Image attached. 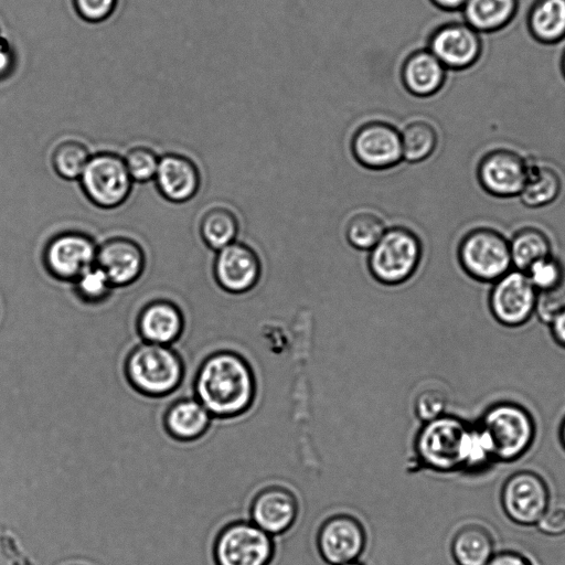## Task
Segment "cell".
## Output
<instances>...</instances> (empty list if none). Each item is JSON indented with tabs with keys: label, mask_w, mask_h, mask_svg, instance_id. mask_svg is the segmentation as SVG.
Returning <instances> with one entry per match:
<instances>
[{
	"label": "cell",
	"mask_w": 565,
	"mask_h": 565,
	"mask_svg": "<svg viewBox=\"0 0 565 565\" xmlns=\"http://www.w3.org/2000/svg\"><path fill=\"white\" fill-rule=\"evenodd\" d=\"M194 391L211 416L239 417L250 408L255 396L252 367L241 353L216 352L202 363Z\"/></svg>",
	"instance_id": "cell-1"
},
{
	"label": "cell",
	"mask_w": 565,
	"mask_h": 565,
	"mask_svg": "<svg viewBox=\"0 0 565 565\" xmlns=\"http://www.w3.org/2000/svg\"><path fill=\"white\" fill-rule=\"evenodd\" d=\"M477 423L488 431L497 461L518 460L531 448L536 435L530 412L513 402L502 401L490 405Z\"/></svg>",
	"instance_id": "cell-2"
},
{
	"label": "cell",
	"mask_w": 565,
	"mask_h": 565,
	"mask_svg": "<svg viewBox=\"0 0 565 565\" xmlns=\"http://www.w3.org/2000/svg\"><path fill=\"white\" fill-rule=\"evenodd\" d=\"M457 259L465 274L478 282L492 284L513 268L509 239L488 226L472 228L461 237Z\"/></svg>",
	"instance_id": "cell-3"
},
{
	"label": "cell",
	"mask_w": 565,
	"mask_h": 565,
	"mask_svg": "<svg viewBox=\"0 0 565 565\" xmlns=\"http://www.w3.org/2000/svg\"><path fill=\"white\" fill-rule=\"evenodd\" d=\"M422 255L419 237L409 228L394 226L386 230L370 250L369 270L383 285H399L415 274Z\"/></svg>",
	"instance_id": "cell-4"
},
{
	"label": "cell",
	"mask_w": 565,
	"mask_h": 565,
	"mask_svg": "<svg viewBox=\"0 0 565 565\" xmlns=\"http://www.w3.org/2000/svg\"><path fill=\"white\" fill-rule=\"evenodd\" d=\"M126 372L141 393L162 396L174 391L182 380L183 366L169 347L143 342L128 356Z\"/></svg>",
	"instance_id": "cell-5"
},
{
	"label": "cell",
	"mask_w": 565,
	"mask_h": 565,
	"mask_svg": "<svg viewBox=\"0 0 565 565\" xmlns=\"http://www.w3.org/2000/svg\"><path fill=\"white\" fill-rule=\"evenodd\" d=\"M275 546L268 533L254 523L234 521L217 535L214 565H270Z\"/></svg>",
	"instance_id": "cell-6"
},
{
	"label": "cell",
	"mask_w": 565,
	"mask_h": 565,
	"mask_svg": "<svg viewBox=\"0 0 565 565\" xmlns=\"http://www.w3.org/2000/svg\"><path fill=\"white\" fill-rule=\"evenodd\" d=\"M78 181L87 199L104 209L120 205L134 183L124 158L109 152L92 154Z\"/></svg>",
	"instance_id": "cell-7"
},
{
	"label": "cell",
	"mask_w": 565,
	"mask_h": 565,
	"mask_svg": "<svg viewBox=\"0 0 565 565\" xmlns=\"http://www.w3.org/2000/svg\"><path fill=\"white\" fill-rule=\"evenodd\" d=\"M537 290L524 271L512 268L491 284L488 307L503 327L519 328L534 316Z\"/></svg>",
	"instance_id": "cell-8"
},
{
	"label": "cell",
	"mask_w": 565,
	"mask_h": 565,
	"mask_svg": "<svg viewBox=\"0 0 565 565\" xmlns=\"http://www.w3.org/2000/svg\"><path fill=\"white\" fill-rule=\"evenodd\" d=\"M466 427L463 420L449 415L427 422L416 441L422 462L440 472L460 470V446Z\"/></svg>",
	"instance_id": "cell-9"
},
{
	"label": "cell",
	"mask_w": 565,
	"mask_h": 565,
	"mask_svg": "<svg viewBox=\"0 0 565 565\" xmlns=\"http://www.w3.org/2000/svg\"><path fill=\"white\" fill-rule=\"evenodd\" d=\"M500 502L504 514L513 523L535 525L550 507V490L540 475L520 470L504 481Z\"/></svg>",
	"instance_id": "cell-10"
},
{
	"label": "cell",
	"mask_w": 565,
	"mask_h": 565,
	"mask_svg": "<svg viewBox=\"0 0 565 565\" xmlns=\"http://www.w3.org/2000/svg\"><path fill=\"white\" fill-rule=\"evenodd\" d=\"M530 160L521 153L497 148L484 153L477 166V179L482 190L499 199L516 198L521 193Z\"/></svg>",
	"instance_id": "cell-11"
},
{
	"label": "cell",
	"mask_w": 565,
	"mask_h": 565,
	"mask_svg": "<svg viewBox=\"0 0 565 565\" xmlns=\"http://www.w3.org/2000/svg\"><path fill=\"white\" fill-rule=\"evenodd\" d=\"M97 245L79 232L60 233L46 243L43 263L61 280L73 281L96 263Z\"/></svg>",
	"instance_id": "cell-12"
},
{
	"label": "cell",
	"mask_w": 565,
	"mask_h": 565,
	"mask_svg": "<svg viewBox=\"0 0 565 565\" xmlns=\"http://www.w3.org/2000/svg\"><path fill=\"white\" fill-rule=\"evenodd\" d=\"M351 150L354 159L371 170L393 168L403 159L401 134L383 121L361 126L352 137Z\"/></svg>",
	"instance_id": "cell-13"
},
{
	"label": "cell",
	"mask_w": 565,
	"mask_h": 565,
	"mask_svg": "<svg viewBox=\"0 0 565 565\" xmlns=\"http://www.w3.org/2000/svg\"><path fill=\"white\" fill-rule=\"evenodd\" d=\"M213 274L224 291L239 296L257 285L262 264L250 246L235 241L215 253Z\"/></svg>",
	"instance_id": "cell-14"
},
{
	"label": "cell",
	"mask_w": 565,
	"mask_h": 565,
	"mask_svg": "<svg viewBox=\"0 0 565 565\" xmlns=\"http://www.w3.org/2000/svg\"><path fill=\"white\" fill-rule=\"evenodd\" d=\"M428 51L450 70H465L480 57L479 33L467 23L451 22L437 28L429 36Z\"/></svg>",
	"instance_id": "cell-15"
},
{
	"label": "cell",
	"mask_w": 565,
	"mask_h": 565,
	"mask_svg": "<svg viewBox=\"0 0 565 565\" xmlns=\"http://www.w3.org/2000/svg\"><path fill=\"white\" fill-rule=\"evenodd\" d=\"M364 546V530L360 522L350 515L328 519L318 534L320 555L331 565L356 561Z\"/></svg>",
	"instance_id": "cell-16"
},
{
	"label": "cell",
	"mask_w": 565,
	"mask_h": 565,
	"mask_svg": "<svg viewBox=\"0 0 565 565\" xmlns=\"http://www.w3.org/2000/svg\"><path fill=\"white\" fill-rule=\"evenodd\" d=\"M95 264L105 271L113 287H122L140 276L145 256L132 239L111 237L97 246Z\"/></svg>",
	"instance_id": "cell-17"
},
{
	"label": "cell",
	"mask_w": 565,
	"mask_h": 565,
	"mask_svg": "<svg viewBox=\"0 0 565 565\" xmlns=\"http://www.w3.org/2000/svg\"><path fill=\"white\" fill-rule=\"evenodd\" d=\"M297 514L296 497L281 487L262 490L250 507L253 523L269 535L287 531L296 521Z\"/></svg>",
	"instance_id": "cell-18"
},
{
	"label": "cell",
	"mask_w": 565,
	"mask_h": 565,
	"mask_svg": "<svg viewBox=\"0 0 565 565\" xmlns=\"http://www.w3.org/2000/svg\"><path fill=\"white\" fill-rule=\"evenodd\" d=\"M154 183L169 201L183 202L191 199L200 186L196 166L189 158L167 153L160 157Z\"/></svg>",
	"instance_id": "cell-19"
},
{
	"label": "cell",
	"mask_w": 565,
	"mask_h": 565,
	"mask_svg": "<svg viewBox=\"0 0 565 565\" xmlns=\"http://www.w3.org/2000/svg\"><path fill=\"white\" fill-rule=\"evenodd\" d=\"M137 326L143 342L171 345L182 332L183 318L174 303L156 300L141 310Z\"/></svg>",
	"instance_id": "cell-20"
},
{
	"label": "cell",
	"mask_w": 565,
	"mask_h": 565,
	"mask_svg": "<svg viewBox=\"0 0 565 565\" xmlns=\"http://www.w3.org/2000/svg\"><path fill=\"white\" fill-rule=\"evenodd\" d=\"M446 67L428 50H419L407 56L402 66V82L415 96L427 97L444 85Z\"/></svg>",
	"instance_id": "cell-21"
},
{
	"label": "cell",
	"mask_w": 565,
	"mask_h": 565,
	"mask_svg": "<svg viewBox=\"0 0 565 565\" xmlns=\"http://www.w3.org/2000/svg\"><path fill=\"white\" fill-rule=\"evenodd\" d=\"M563 181L552 166L531 161L525 184L519 194L521 203L530 209H541L554 203L562 193Z\"/></svg>",
	"instance_id": "cell-22"
},
{
	"label": "cell",
	"mask_w": 565,
	"mask_h": 565,
	"mask_svg": "<svg viewBox=\"0 0 565 565\" xmlns=\"http://www.w3.org/2000/svg\"><path fill=\"white\" fill-rule=\"evenodd\" d=\"M518 8L519 0H467L461 10L465 23L478 33H491L507 26Z\"/></svg>",
	"instance_id": "cell-23"
},
{
	"label": "cell",
	"mask_w": 565,
	"mask_h": 565,
	"mask_svg": "<svg viewBox=\"0 0 565 565\" xmlns=\"http://www.w3.org/2000/svg\"><path fill=\"white\" fill-rule=\"evenodd\" d=\"M531 35L543 44L565 38V0H535L527 15Z\"/></svg>",
	"instance_id": "cell-24"
},
{
	"label": "cell",
	"mask_w": 565,
	"mask_h": 565,
	"mask_svg": "<svg viewBox=\"0 0 565 565\" xmlns=\"http://www.w3.org/2000/svg\"><path fill=\"white\" fill-rule=\"evenodd\" d=\"M211 415L196 399L189 398L174 403L166 414L168 431L179 439H194L207 428Z\"/></svg>",
	"instance_id": "cell-25"
},
{
	"label": "cell",
	"mask_w": 565,
	"mask_h": 565,
	"mask_svg": "<svg viewBox=\"0 0 565 565\" xmlns=\"http://www.w3.org/2000/svg\"><path fill=\"white\" fill-rule=\"evenodd\" d=\"M451 554L458 565H486L494 554L493 539L480 525L463 526L452 539Z\"/></svg>",
	"instance_id": "cell-26"
},
{
	"label": "cell",
	"mask_w": 565,
	"mask_h": 565,
	"mask_svg": "<svg viewBox=\"0 0 565 565\" xmlns=\"http://www.w3.org/2000/svg\"><path fill=\"white\" fill-rule=\"evenodd\" d=\"M238 232L239 221L237 215L227 205L214 204L201 217V237L215 252L235 242Z\"/></svg>",
	"instance_id": "cell-27"
},
{
	"label": "cell",
	"mask_w": 565,
	"mask_h": 565,
	"mask_svg": "<svg viewBox=\"0 0 565 565\" xmlns=\"http://www.w3.org/2000/svg\"><path fill=\"white\" fill-rule=\"evenodd\" d=\"M512 266L526 271L535 262L553 254L548 235L539 227L524 226L509 239Z\"/></svg>",
	"instance_id": "cell-28"
},
{
	"label": "cell",
	"mask_w": 565,
	"mask_h": 565,
	"mask_svg": "<svg viewBox=\"0 0 565 565\" xmlns=\"http://www.w3.org/2000/svg\"><path fill=\"white\" fill-rule=\"evenodd\" d=\"M494 461V447L488 431L478 423L467 424L460 446V470L476 473Z\"/></svg>",
	"instance_id": "cell-29"
},
{
	"label": "cell",
	"mask_w": 565,
	"mask_h": 565,
	"mask_svg": "<svg viewBox=\"0 0 565 565\" xmlns=\"http://www.w3.org/2000/svg\"><path fill=\"white\" fill-rule=\"evenodd\" d=\"M92 154L78 140L64 139L53 146L51 163L57 175L65 180H78Z\"/></svg>",
	"instance_id": "cell-30"
},
{
	"label": "cell",
	"mask_w": 565,
	"mask_h": 565,
	"mask_svg": "<svg viewBox=\"0 0 565 565\" xmlns=\"http://www.w3.org/2000/svg\"><path fill=\"white\" fill-rule=\"evenodd\" d=\"M401 138L403 158L413 163L424 161L430 157L438 142L435 128L423 120L408 124L401 134Z\"/></svg>",
	"instance_id": "cell-31"
},
{
	"label": "cell",
	"mask_w": 565,
	"mask_h": 565,
	"mask_svg": "<svg viewBox=\"0 0 565 565\" xmlns=\"http://www.w3.org/2000/svg\"><path fill=\"white\" fill-rule=\"evenodd\" d=\"M383 220L372 212H359L347 223L345 237L355 249L371 250L385 232Z\"/></svg>",
	"instance_id": "cell-32"
},
{
	"label": "cell",
	"mask_w": 565,
	"mask_h": 565,
	"mask_svg": "<svg viewBox=\"0 0 565 565\" xmlns=\"http://www.w3.org/2000/svg\"><path fill=\"white\" fill-rule=\"evenodd\" d=\"M525 274L537 292L558 290L565 279L564 265L554 254L535 262Z\"/></svg>",
	"instance_id": "cell-33"
},
{
	"label": "cell",
	"mask_w": 565,
	"mask_h": 565,
	"mask_svg": "<svg viewBox=\"0 0 565 565\" xmlns=\"http://www.w3.org/2000/svg\"><path fill=\"white\" fill-rule=\"evenodd\" d=\"M76 296L83 301L96 303L110 294L113 285L105 271L94 264L72 281Z\"/></svg>",
	"instance_id": "cell-34"
},
{
	"label": "cell",
	"mask_w": 565,
	"mask_h": 565,
	"mask_svg": "<svg viewBox=\"0 0 565 565\" xmlns=\"http://www.w3.org/2000/svg\"><path fill=\"white\" fill-rule=\"evenodd\" d=\"M122 158L134 182L154 180L160 157L152 149L136 146L127 150Z\"/></svg>",
	"instance_id": "cell-35"
},
{
	"label": "cell",
	"mask_w": 565,
	"mask_h": 565,
	"mask_svg": "<svg viewBox=\"0 0 565 565\" xmlns=\"http://www.w3.org/2000/svg\"><path fill=\"white\" fill-rule=\"evenodd\" d=\"M77 15L86 22L107 20L116 10L118 0H72Z\"/></svg>",
	"instance_id": "cell-36"
},
{
	"label": "cell",
	"mask_w": 565,
	"mask_h": 565,
	"mask_svg": "<svg viewBox=\"0 0 565 565\" xmlns=\"http://www.w3.org/2000/svg\"><path fill=\"white\" fill-rule=\"evenodd\" d=\"M446 407L447 397L438 390L424 391L415 402L417 416L426 423L445 415Z\"/></svg>",
	"instance_id": "cell-37"
},
{
	"label": "cell",
	"mask_w": 565,
	"mask_h": 565,
	"mask_svg": "<svg viewBox=\"0 0 565 565\" xmlns=\"http://www.w3.org/2000/svg\"><path fill=\"white\" fill-rule=\"evenodd\" d=\"M565 306V296L558 290L541 291L537 294L534 316L544 324L550 326Z\"/></svg>",
	"instance_id": "cell-38"
},
{
	"label": "cell",
	"mask_w": 565,
	"mask_h": 565,
	"mask_svg": "<svg viewBox=\"0 0 565 565\" xmlns=\"http://www.w3.org/2000/svg\"><path fill=\"white\" fill-rule=\"evenodd\" d=\"M535 526L537 530L548 536H562L565 534V507H548L539 519Z\"/></svg>",
	"instance_id": "cell-39"
},
{
	"label": "cell",
	"mask_w": 565,
	"mask_h": 565,
	"mask_svg": "<svg viewBox=\"0 0 565 565\" xmlns=\"http://www.w3.org/2000/svg\"><path fill=\"white\" fill-rule=\"evenodd\" d=\"M486 565H533L523 554L515 551L494 553Z\"/></svg>",
	"instance_id": "cell-40"
},
{
	"label": "cell",
	"mask_w": 565,
	"mask_h": 565,
	"mask_svg": "<svg viewBox=\"0 0 565 565\" xmlns=\"http://www.w3.org/2000/svg\"><path fill=\"white\" fill-rule=\"evenodd\" d=\"M15 56L7 40L0 36V79L8 77L14 67Z\"/></svg>",
	"instance_id": "cell-41"
},
{
	"label": "cell",
	"mask_w": 565,
	"mask_h": 565,
	"mask_svg": "<svg viewBox=\"0 0 565 565\" xmlns=\"http://www.w3.org/2000/svg\"><path fill=\"white\" fill-rule=\"evenodd\" d=\"M548 327L555 343L565 349V306L557 313Z\"/></svg>",
	"instance_id": "cell-42"
},
{
	"label": "cell",
	"mask_w": 565,
	"mask_h": 565,
	"mask_svg": "<svg viewBox=\"0 0 565 565\" xmlns=\"http://www.w3.org/2000/svg\"><path fill=\"white\" fill-rule=\"evenodd\" d=\"M436 7L446 11L461 10L467 0H430Z\"/></svg>",
	"instance_id": "cell-43"
},
{
	"label": "cell",
	"mask_w": 565,
	"mask_h": 565,
	"mask_svg": "<svg viewBox=\"0 0 565 565\" xmlns=\"http://www.w3.org/2000/svg\"><path fill=\"white\" fill-rule=\"evenodd\" d=\"M559 441L562 447L565 449V417L562 419L558 430Z\"/></svg>",
	"instance_id": "cell-44"
},
{
	"label": "cell",
	"mask_w": 565,
	"mask_h": 565,
	"mask_svg": "<svg viewBox=\"0 0 565 565\" xmlns=\"http://www.w3.org/2000/svg\"><path fill=\"white\" fill-rule=\"evenodd\" d=\"M561 66H562V73H563V75L565 77V52H564V54L562 56Z\"/></svg>",
	"instance_id": "cell-45"
},
{
	"label": "cell",
	"mask_w": 565,
	"mask_h": 565,
	"mask_svg": "<svg viewBox=\"0 0 565 565\" xmlns=\"http://www.w3.org/2000/svg\"><path fill=\"white\" fill-rule=\"evenodd\" d=\"M341 565H363V564L358 562V561H352V562H348V563H344V564H341Z\"/></svg>",
	"instance_id": "cell-46"
}]
</instances>
